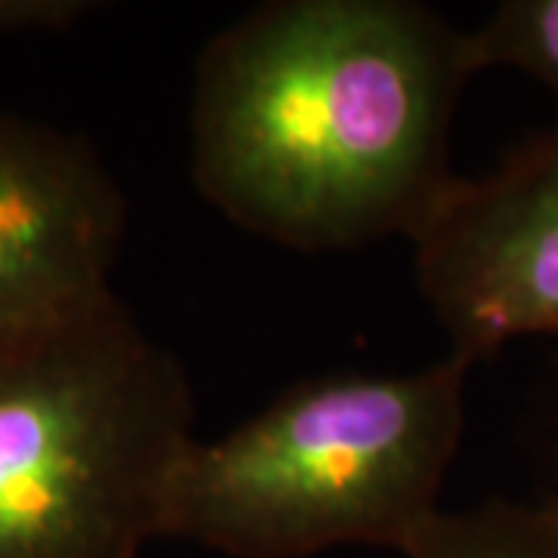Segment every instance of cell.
<instances>
[{
	"instance_id": "cell-1",
	"label": "cell",
	"mask_w": 558,
	"mask_h": 558,
	"mask_svg": "<svg viewBox=\"0 0 558 558\" xmlns=\"http://www.w3.org/2000/svg\"><path fill=\"white\" fill-rule=\"evenodd\" d=\"M469 32L416 0H274L205 44L193 180L223 218L301 252L410 236L453 190Z\"/></svg>"
},
{
	"instance_id": "cell-2",
	"label": "cell",
	"mask_w": 558,
	"mask_h": 558,
	"mask_svg": "<svg viewBox=\"0 0 558 558\" xmlns=\"http://www.w3.org/2000/svg\"><path fill=\"white\" fill-rule=\"evenodd\" d=\"M472 360L407 376L301 381L180 459L165 537L230 558H307L339 546L403 553L440 512L465 428Z\"/></svg>"
},
{
	"instance_id": "cell-3",
	"label": "cell",
	"mask_w": 558,
	"mask_h": 558,
	"mask_svg": "<svg viewBox=\"0 0 558 558\" xmlns=\"http://www.w3.org/2000/svg\"><path fill=\"white\" fill-rule=\"evenodd\" d=\"M193 418L186 369L119 295L0 348V558H137Z\"/></svg>"
},
{
	"instance_id": "cell-4",
	"label": "cell",
	"mask_w": 558,
	"mask_h": 558,
	"mask_svg": "<svg viewBox=\"0 0 558 558\" xmlns=\"http://www.w3.org/2000/svg\"><path fill=\"white\" fill-rule=\"evenodd\" d=\"M416 282L472 363L558 332V124L497 171L459 178L416 233Z\"/></svg>"
},
{
	"instance_id": "cell-5",
	"label": "cell",
	"mask_w": 558,
	"mask_h": 558,
	"mask_svg": "<svg viewBox=\"0 0 558 558\" xmlns=\"http://www.w3.org/2000/svg\"><path fill=\"white\" fill-rule=\"evenodd\" d=\"M124 193L81 134L0 116V348L112 299Z\"/></svg>"
},
{
	"instance_id": "cell-6",
	"label": "cell",
	"mask_w": 558,
	"mask_h": 558,
	"mask_svg": "<svg viewBox=\"0 0 558 558\" xmlns=\"http://www.w3.org/2000/svg\"><path fill=\"white\" fill-rule=\"evenodd\" d=\"M400 558H558V502L487 499L440 509Z\"/></svg>"
},
{
	"instance_id": "cell-7",
	"label": "cell",
	"mask_w": 558,
	"mask_h": 558,
	"mask_svg": "<svg viewBox=\"0 0 558 558\" xmlns=\"http://www.w3.org/2000/svg\"><path fill=\"white\" fill-rule=\"evenodd\" d=\"M469 57L481 69H519L558 102V0H506L469 32ZM558 124V121H556Z\"/></svg>"
},
{
	"instance_id": "cell-8",
	"label": "cell",
	"mask_w": 558,
	"mask_h": 558,
	"mask_svg": "<svg viewBox=\"0 0 558 558\" xmlns=\"http://www.w3.org/2000/svg\"><path fill=\"white\" fill-rule=\"evenodd\" d=\"M90 3L84 0H0V35L16 32H60L87 16Z\"/></svg>"
}]
</instances>
